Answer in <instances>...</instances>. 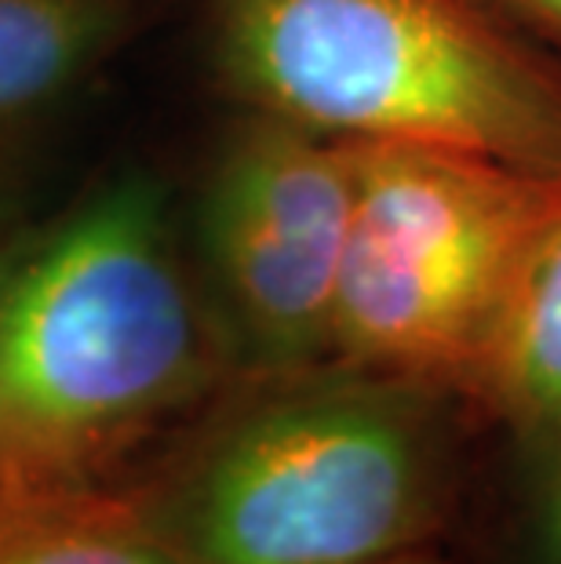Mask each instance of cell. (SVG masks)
I'll list each match as a JSON object with an SVG mask.
<instances>
[{
  "mask_svg": "<svg viewBox=\"0 0 561 564\" xmlns=\"http://www.w3.org/2000/svg\"><path fill=\"white\" fill-rule=\"evenodd\" d=\"M456 393L339 357L237 371L131 481L175 564H373L456 496Z\"/></svg>",
  "mask_w": 561,
  "mask_h": 564,
  "instance_id": "obj_2",
  "label": "cell"
},
{
  "mask_svg": "<svg viewBox=\"0 0 561 564\" xmlns=\"http://www.w3.org/2000/svg\"><path fill=\"white\" fill-rule=\"evenodd\" d=\"M373 564H445L431 546L427 550H412V554H398V557H387V561H373Z\"/></svg>",
  "mask_w": 561,
  "mask_h": 564,
  "instance_id": "obj_11",
  "label": "cell"
},
{
  "mask_svg": "<svg viewBox=\"0 0 561 564\" xmlns=\"http://www.w3.org/2000/svg\"><path fill=\"white\" fill-rule=\"evenodd\" d=\"M474 4L485 11L496 8L504 15H515L525 26L561 44V0H474Z\"/></svg>",
  "mask_w": 561,
  "mask_h": 564,
  "instance_id": "obj_10",
  "label": "cell"
},
{
  "mask_svg": "<svg viewBox=\"0 0 561 564\" xmlns=\"http://www.w3.org/2000/svg\"><path fill=\"white\" fill-rule=\"evenodd\" d=\"M357 142L245 113L219 147L190 241L237 371L332 357Z\"/></svg>",
  "mask_w": 561,
  "mask_h": 564,
  "instance_id": "obj_5",
  "label": "cell"
},
{
  "mask_svg": "<svg viewBox=\"0 0 561 564\" xmlns=\"http://www.w3.org/2000/svg\"><path fill=\"white\" fill-rule=\"evenodd\" d=\"M0 564H175L131 488L0 499Z\"/></svg>",
  "mask_w": 561,
  "mask_h": 564,
  "instance_id": "obj_8",
  "label": "cell"
},
{
  "mask_svg": "<svg viewBox=\"0 0 561 564\" xmlns=\"http://www.w3.org/2000/svg\"><path fill=\"white\" fill-rule=\"evenodd\" d=\"M139 26V0H0V186L85 99Z\"/></svg>",
  "mask_w": 561,
  "mask_h": 564,
  "instance_id": "obj_6",
  "label": "cell"
},
{
  "mask_svg": "<svg viewBox=\"0 0 561 564\" xmlns=\"http://www.w3.org/2000/svg\"><path fill=\"white\" fill-rule=\"evenodd\" d=\"M467 398L536 459L561 441V204L525 256Z\"/></svg>",
  "mask_w": 561,
  "mask_h": 564,
  "instance_id": "obj_7",
  "label": "cell"
},
{
  "mask_svg": "<svg viewBox=\"0 0 561 564\" xmlns=\"http://www.w3.org/2000/svg\"><path fill=\"white\" fill-rule=\"evenodd\" d=\"M205 15L245 113L561 175V80L474 0H205Z\"/></svg>",
  "mask_w": 561,
  "mask_h": 564,
  "instance_id": "obj_3",
  "label": "cell"
},
{
  "mask_svg": "<svg viewBox=\"0 0 561 564\" xmlns=\"http://www.w3.org/2000/svg\"><path fill=\"white\" fill-rule=\"evenodd\" d=\"M234 376L153 178H110L0 248V499L128 488Z\"/></svg>",
  "mask_w": 561,
  "mask_h": 564,
  "instance_id": "obj_1",
  "label": "cell"
},
{
  "mask_svg": "<svg viewBox=\"0 0 561 564\" xmlns=\"http://www.w3.org/2000/svg\"><path fill=\"white\" fill-rule=\"evenodd\" d=\"M543 485H540V513H536V554L540 564H561V441L540 455Z\"/></svg>",
  "mask_w": 561,
  "mask_h": 564,
  "instance_id": "obj_9",
  "label": "cell"
},
{
  "mask_svg": "<svg viewBox=\"0 0 561 564\" xmlns=\"http://www.w3.org/2000/svg\"><path fill=\"white\" fill-rule=\"evenodd\" d=\"M561 175L431 147H357L332 357L467 398Z\"/></svg>",
  "mask_w": 561,
  "mask_h": 564,
  "instance_id": "obj_4",
  "label": "cell"
}]
</instances>
